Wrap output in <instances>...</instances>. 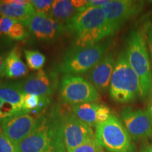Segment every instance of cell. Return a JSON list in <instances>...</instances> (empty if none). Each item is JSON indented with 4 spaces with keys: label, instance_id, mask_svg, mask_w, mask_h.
Returning <instances> with one entry per match:
<instances>
[{
    "label": "cell",
    "instance_id": "cell-3",
    "mask_svg": "<svg viewBox=\"0 0 152 152\" xmlns=\"http://www.w3.org/2000/svg\"><path fill=\"white\" fill-rule=\"evenodd\" d=\"M127 58L136 74L142 100L152 98V65L145 38L140 32L134 30L127 39Z\"/></svg>",
    "mask_w": 152,
    "mask_h": 152
},
{
    "label": "cell",
    "instance_id": "cell-10",
    "mask_svg": "<svg viewBox=\"0 0 152 152\" xmlns=\"http://www.w3.org/2000/svg\"><path fill=\"white\" fill-rule=\"evenodd\" d=\"M121 118L133 140L152 137V119L148 111L125 107L121 112Z\"/></svg>",
    "mask_w": 152,
    "mask_h": 152
},
{
    "label": "cell",
    "instance_id": "cell-1",
    "mask_svg": "<svg viewBox=\"0 0 152 152\" xmlns=\"http://www.w3.org/2000/svg\"><path fill=\"white\" fill-rule=\"evenodd\" d=\"M62 110L54 104L37 118L35 128L18 144L22 152H62L66 148L64 142Z\"/></svg>",
    "mask_w": 152,
    "mask_h": 152
},
{
    "label": "cell",
    "instance_id": "cell-2",
    "mask_svg": "<svg viewBox=\"0 0 152 152\" xmlns=\"http://www.w3.org/2000/svg\"><path fill=\"white\" fill-rule=\"evenodd\" d=\"M68 31L75 35L72 47L83 48L101 42L113 35L102 8L90 7L78 11L71 20Z\"/></svg>",
    "mask_w": 152,
    "mask_h": 152
},
{
    "label": "cell",
    "instance_id": "cell-13",
    "mask_svg": "<svg viewBox=\"0 0 152 152\" xmlns=\"http://www.w3.org/2000/svg\"><path fill=\"white\" fill-rule=\"evenodd\" d=\"M27 27L30 33L41 41L50 42L65 33L60 23L43 13L35 12L28 22Z\"/></svg>",
    "mask_w": 152,
    "mask_h": 152
},
{
    "label": "cell",
    "instance_id": "cell-9",
    "mask_svg": "<svg viewBox=\"0 0 152 152\" xmlns=\"http://www.w3.org/2000/svg\"><path fill=\"white\" fill-rule=\"evenodd\" d=\"M64 142L67 152H73L76 148L94 137L92 127L77 118L70 111L62 112Z\"/></svg>",
    "mask_w": 152,
    "mask_h": 152
},
{
    "label": "cell",
    "instance_id": "cell-18",
    "mask_svg": "<svg viewBox=\"0 0 152 152\" xmlns=\"http://www.w3.org/2000/svg\"><path fill=\"white\" fill-rule=\"evenodd\" d=\"M24 93L20 88L19 82H0V99L22 108Z\"/></svg>",
    "mask_w": 152,
    "mask_h": 152
},
{
    "label": "cell",
    "instance_id": "cell-14",
    "mask_svg": "<svg viewBox=\"0 0 152 152\" xmlns=\"http://www.w3.org/2000/svg\"><path fill=\"white\" fill-rule=\"evenodd\" d=\"M115 61L113 53H108L90 70L89 80L98 92H104L109 88Z\"/></svg>",
    "mask_w": 152,
    "mask_h": 152
},
{
    "label": "cell",
    "instance_id": "cell-23",
    "mask_svg": "<svg viewBox=\"0 0 152 152\" xmlns=\"http://www.w3.org/2000/svg\"><path fill=\"white\" fill-rule=\"evenodd\" d=\"M73 152H104V150L103 147L94 138L76 148Z\"/></svg>",
    "mask_w": 152,
    "mask_h": 152
},
{
    "label": "cell",
    "instance_id": "cell-16",
    "mask_svg": "<svg viewBox=\"0 0 152 152\" xmlns=\"http://www.w3.org/2000/svg\"><path fill=\"white\" fill-rule=\"evenodd\" d=\"M35 9L33 5L29 7H18L4 1H0V16H6L21 23L27 27L31 17L35 14Z\"/></svg>",
    "mask_w": 152,
    "mask_h": 152
},
{
    "label": "cell",
    "instance_id": "cell-5",
    "mask_svg": "<svg viewBox=\"0 0 152 152\" xmlns=\"http://www.w3.org/2000/svg\"><path fill=\"white\" fill-rule=\"evenodd\" d=\"M109 47L110 42L104 41L83 48L72 47L60 64L59 71L66 75L86 73L102 60Z\"/></svg>",
    "mask_w": 152,
    "mask_h": 152
},
{
    "label": "cell",
    "instance_id": "cell-7",
    "mask_svg": "<svg viewBox=\"0 0 152 152\" xmlns=\"http://www.w3.org/2000/svg\"><path fill=\"white\" fill-rule=\"evenodd\" d=\"M59 96L64 103L71 105L94 103L100 98L98 91L90 81L80 76L68 74L61 80Z\"/></svg>",
    "mask_w": 152,
    "mask_h": 152
},
{
    "label": "cell",
    "instance_id": "cell-35",
    "mask_svg": "<svg viewBox=\"0 0 152 152\" xmlns=\"http://www.w3.org/2000/svg\"><path fill=\"white\" fill-rule=\"evenodd\" d=\"M0 123H1V121H0Z\"/></svg>",
    "mask_w": 152,
    "mask_h": 152
},
{
    "label": "cell",
    "instance_id": "cell-25",
    "mask_svg": "<svg viewBox=\"0 0 152 152\" xmlns=\"http://www.w3.org/2000/svg\"><path fill=\"white\" fill-rule=\"evenodd\" d=\"M30 3L33 6L36 12H40L49 15L53 4L50 0H32Z\"/></svg>",
    "mask_w": 152,
    "mask_h": 152
},
{
    "label": "cell",
    "instance_id": "cell-34",
    "mask_svg": "<svg viewBox=\"0 0 152 152\" xmlns=\"http://www.w3.org/2000/svg\"><path fill=\"white\" fill-rule=\"evenodd\" d=\"M62 152H66V151H62Z\"/></svg>",
    "mask_w": 152,
    "mask_h": 152
},
{
    "label": "cell",
    "instance_id": "cell-19",
    "mask_svg": "<svg viewBox=\"0 0 152 152\" xmlns=\"http://www.w3.org/2000/svg\"><path fill=\"white\" fill-rule=\"evenodd\" d=\"M101 104L84 103L71 106V111L80 121L92 127L97 124L98 114Z\"/></svg>",
    "mask_w": 152,
    "mask_h": 152
},
{
    "label": "cell",
    "instance_id": "cell-22",
    "mask_svg": "<svg viewBox=\"0 0 152 152\" xmlns=\"http://www.w3.org/2000/svg\"><path fill=\"white\" fill-rule=\"evenodd\" d=\"M8 37L14 40H23L28 37V33L26 30V26L21 23L18 22L10 28L8 34Z\"/></svg>",
    "mask_w": 152,
    "mask_h": 152
},
{
    "label": "cell",
    "instance_id": "cell-28",
    "mask_svg": "<svg viewBox=\"0 0 152 152\" xmlns=\"http://www.w3.org/2000/svg\"><path fill=\"white\" fill-rule=\"evenodd\" d=\"M6 1L9 4L23 7H29L32 4L30 1H26V0H6Z\"/></svg>",
    "mask_w": 152,
    "mask_h": 152
},
{
    "label": "cell",
    "instance_id": "cell-32",
    "mask_svg": "<svg viewBox=\"0 0 152 152\" xmlns=\"http://www.w3.org/2000/svg\"><path fill=\"white\" fill-rule=\"evenodd\" d=\"M148 112H149L150 116H151V119H152V98H151V103H150V105L149 106V109H148Z\"/></svg>",
    "mask_w": 152,
    "mask_h": 152
},
{
    "label": "cell",
    "instance_id": "cell-17",
    "mask_svg": "<svg viewBox=\"0 0 152 152\" xmlns=\"http://www.w3.org/2000/svg\"><path fill=\"white\" fill-rule=\"evenodd\" d=\"M28 68L21 60L18 49L11 50L6 56L2 77L18 78L28 73Z\"/></svg>",
    "mask_w": 152,
    "mask_h": 152
},
{
    "label": "cell",
    "instance_id": "cell-26",
    "mask_svg": "<svg viewBox=\"0 0 152 152\" xmlns=\"http://www.w3.org/2000/svg\"><path fill=\"white\" fill-rule=\"evenodd\" d=\"M18 23L14 19L6 16L0 17V33L4 35H7L13 25Z\"/></svg>",
    "mask_w": 152,
    "mask_h": 152
},
{
    "label": "cell",
    "instance_id": "cell-12",
    "mask_svg": "<svg viewBox=\"0 0 152 152\" xmlns=\"http://www.w3.org/2000/svg\"><path fill=\"white\" fill-rule=\"evenodd\" d=\"M24 94H35L40 97H50L57 87L56 75L39 70L23 80H19Z\"/></svg>",
    "mask_w": 152,
    "mask_h": 152
},
{
    "label": "cell",
    "instance_id": "cell-11",
    "mask_svg": "<svg viewBox=\"0 0 152 152\" xmlns=\"http://www.w3.org/2000/svg\"><path fill=\"white\" fill-rule=\"evenodd\" d=\"M37 118L29 113L14 115L1 122V131L11 143L18 145L35 128Z\"/></svg>",
    "mask_w": 152,
    "mask_h": 152
},
{
    "label": "cell",
    "instance_id": "cell-15",
    "mask_svg": "<svg viewBox=\"0 0 152 152\" xmlns=\"http://www.w3.org/2000/svg\"><path fill=\"white\" fill-rule=\"evenodd\" d=\"M77 13L78 10L73 7L71 1L55 0L53 1L49 16L61 25L67 32L71 20Z\"/></svg>",
    "mask_w": 152,
    "mask_h": 152
},
{
    "label": "cell",
    "instance_id": "cell-24",
    "mask_svg": "<svg viewBox=\"0 0 152 152\" xmlns=\"http://www.w3.org/2000/svg\"><path fill=\"white\" fill-rule=\"evenodd\" d=\"M0 152H22L18 145L11 143L0 128Z\"/></svg>",
    "mask_w": 152,
    "mask_h": 152
},
{
    "label": "cell",
    "instance_id": "cell-20",
    "mask_svg": "<svg viewBox=\"0 0 152 152\" xmlns=\"http://www.w3.org/2000/svg\"><path fill=\"white\" fill-rule=\"evenodd\" d=\"M24 53L28 67L32 70H41L46 61L45 55L38 51L28 49L25 50Z\"/></svg>",
    "mask_w": 152,
    "mask_h": 152
},
{
    "label": "cell",
    "instance_id": "cell-21",
    "mask_svg": "<svg viewBox=\"0 0 152 152\" xmlns=\"http://www.w3.org/2000/svg\"><path fill=\"white\" fill-rule=\"evenodd\" d=\"M40 102V96L35 94H24L22 101V107L26 113H33L37 109Z\"/></svg>",
    "mask_w": 152,
    "mask_h": 152
},
{
    "label": "cell",
    "instance_id": "cell-30",
    "mask_svg": "<svg viewBox=\"0 0 152 152\" xmlns=\"http://www.w3.org/2000/svg\"><path fill=\"white\" fill-rule=\"evenodd\" d=\"M6 56H4L3 55L0 54V77H2L4 68V61H5Z\"/></svg>",
    "mask_w": 152,
    "mask_h": 152
},
{
    "label": "cell",
    "instance_id": "cell-33",
    "mask_svg": "<svg viewBox=\"0 0 152 152\" xmlns=\"http://www.w3.org/2000/svg\"><path fill=\"white\" fill-rule=\"evenodd\" d=\"M3 103H4V102H3V101H1V99H0V108H1V106H2Z\"/></svg>",
    "mask_w": 152,
    "mask_h": 152
},
{
    "label": "cell",
    "instance_id": "cell-8",
    "mask_svg": "<svg viewBox=\"0 0 152 152\" xmlns=\"http://www.w3.org/2000/svg\"><path fill=\"white\" fill-rule=\"evenodd\" d=\"M144 1L132 0H109L102 7L110 28L113 34L128 20L142 10Z\"/></svg>",
    "mask_w": 152,
    "mask_h": 152
},
{
    "label": "cell",
    "instance_id": "cell-6",
    "mask_svg": "<svg viewBox=\"0 0 152 152\" xmlns=\"http://www.w3.org/2000/svg\"><path fill=\"white\" fill-rule=\"evenodd\" d=\"M94 139L110 152H136L128 130L115 115L96 125Z\"/></svg>",
    "mask_w": 152,
    "mask_h": 152
},
{
    "label": "cell",
    "instance_id": "cell-31",
    "mask_svg": "<svg viewBox=\"0 0 152 152\" xmlns=\"http://www.w3.org/2000/svg\"><path fill=\"white\" fill-rule=\"evenodd\" d=\"M140 152H152V144L144 145L140 150Z\"/></svg>",
    "mask_w": 152,
    "mask_h": 152
},
{
    "label": "cell",
    "instance_id": "cell-4",
    "mask_svg": "<svg viewBox=\"0 0 152 152\" xmlns=\"http://www.w3.org/2000/svg\"><path fill=\"white\" fill-rule=\"evenodd\" d=\"M109 89L111 98L118 103H128L140 97L137 77L129 64L125 50L118 55Z\"/></svg>",
    "mask_w": 152,
    "mask_h": 152
},
{
    "label": "cell",
    "instance_id": "cell-29",
    "mask_svg": "<svg viewBox=\"0 0 152 152\" xmlns=\"http://www.w3.org/2000/svg\"><path fill=\"white\" fill-rule=\"evenodd\" d=\"M72 4L75 9H77V10L83 8L84 6L86 4L87 1H84V0H72L71 1Z\"/></svg>",
    "mask_w": 152,
    "mask_h": 152
},
{
    "label": "cell",
    "instance_id": "cell-27",
    "mask_svg": "<svg viewBox=\"0 0 152 152\" xmlns=\"http://www.w3.org/2000/svg\"><path fill=\"white\" fill-rule=\"evenodd\" d=\"M144 33H145V40L147 42L148 49L150 54L152 64V23H147L144 27Z\"/></svg>",
    "mask_w": 152,
    "mask_h": 152
}]
</instances>
